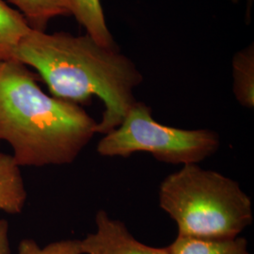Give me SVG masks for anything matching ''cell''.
<instances>
[{
	"label": "cell",
	"mask_w": 254,
	"mask_h": 254,
	"mask_svg": "<svg viewBox=\"0 0 254 254\" xmlns=\"http://www.w3.org/2000/svg\"><path fill=\"white\" fill-rule=\"evenodd\" d=\"M13 60L36 70L52 96L87 105L97 96L105 105L97 133L108 134L122 124L136 101L134 90L143 80L135 64L117 47L101 46L88 34H48L30 29Z\"/></svg>",
	"instance_id": "6da1fadb"
},
{
	"label": "cell",
	"mask_w": 254,
	"mask_h": 254,
	"mask_svg": "<svg viewBox=\"0 0 254 254\" xmlns=\"http://www.w3.org/2000/svg\"><path fill=\"white\" fill-rule=\"evenodd\" d=\"M37 80L25 64L0 62V140L20 167L72 163L98 123L79 105L47 95Z\"/></svg>",
	"instance_id": "7a4b0ae2"
},
{
	"label": "cell",
	"mask_w": 254,
	"mask_h": 254,
	"mask_svg": "<svg viewBox=\"0 0 254 254\" xmlns=\"http://www.w3.org/2000/svg\"><path fill=\"white\" fill-rule=\"evenodd\" d=\"M159 206L177 224L178 236L234 238L254 219L252 200L237 182L197 164L164 179Z\"/></svg>",
	"instance_id": "3957f363"
},
{
	"label": "cell",
	"mask_w": 254,
	"mask_h": 254,
	"mask_svg": "<svg viewBox=\"0 0 254 254\" xmlns=\"http://www.w3.org/2000/svg\"><path fill=\"white\" fill-rule=\"evenodd\" d=\"M219 146L215 131L163 126L153 118L151 108L136 101L122 124L101 138L97 152L108 157L148 153L161 162L189 165L200 163Z\"/></svg>",
	"instance_id": "277c9868"
},
{
	"label": "cell",
	"mask_w": 254,
	"mask_h": 254,
	"mask_svg": "<svg viewBox=\"0 0 254 254\" xmlns=\"http://www.w3.org/2000/svg\"><path fill=\"white\" fill-rule=\"evenodd\" d=\"M96 232L80 241L82 254H170L167 248H154L134 238L124 222L99 210Z\"/></svg>",
	"instance_id": "5b68a950"
},
{
	"label": "cell",
	"mask_w": 254,
	"mask_h": 254,
	"mask_svg": "<svg viewBox=\"0 0 254 254\" xmlns=\"http://www.w3.org/2000/svg\"><path fill=\"white\" fill-rule=\"evenodd\" d=\"M27 190L13 156L0 152V210L19 214L25 206Z\"/></svg>",
	"instance_id": "8992f818"
},
{
	"label": "cell",
	"mask_w": 254,
	"mask_h": 254,
	"mask_svg": "<svg viewBox=\"0 0 254 254\" xmlns=\"http://www.w3.org/2000/svg\"><path fill=\"white\" fill-rule=\"evenodd\" d=\"M170 254H251L243 237L200 238L178 236L169 246Z\"/></svg>",
	"instance_id": "52a82bcc"
},
{
	"label": "cell",
	"mask_w": 254,
	"mask_h": 254,
	"mask_svg": "<svg viewBox=\"0 0 254 254\" xmlns=\"http://www.w3.org/2000/svg\"><path fill=\"white\" fill-rule=\"evenodd\" d=\"M71 15L84 27L87 34L99 45L117 47L107 26L101 0H66Z\"/></svg>",
	"instance_id": "ba28073f"
},
{
	"label": "cell",
	"mask_w": 254,
	"mask_h": 254,
	"mask_svg": "<svg viewBox=\"0 0 254 254\" xmlns=\"http://www.w3.org/2000/svg\"><path fill=\"white\" fill-rule=\"evenodd\" d=\"M30 29L19 10L0 0V62L13 60L16 47Z\"/></svg>",
	"instance_id": "9c48e42d"
},
{
	"label": "cell",
	"mask_w": 254,
	"mask_h": 254,
	"mask_svg": "<svg viewBox=\"0 0 254 254\" xmlns=\"http://www.w3.org/2000/svg\"><path fill=\"white\" fill-rule=\"evenodd\" d=\"M16 6L31 29L46 31L51 19L71 15L66 0H8Z\"/></svg>",
	"instance_id": "30bf717a"
},
{
	"label": "cell",
	"mask_w": 254,
	"mask_h": 254,
	"mask_svg": "<svg viewBox=\"0 0 254 254\" xmlns=\"http://www.w3.org/2000/svg\"><path fill=\"white\" fill-rule=\"evenodd\" d=\"M234 93L242 107H254V46L237 52L233 60Z\"/></svg>",
	"instance_id": "8fae6325"
},
{
	"label": "cell",
	"mask_w": 254,
	"mask_h": 254,
	"mask_svg": "<svg viewBox=\"0 0 254 254\" xmlns=\"http://www.w3.org/2000/svg\"><path fill=\"white\" fill-rule=\"evenodd\" d=\"M19 254H82L80 240H62L41 248L32 239H25L19 245Z\"/></svg>",
	"instance_id": "7c38bea8"
},
{
	"label": "cell",
	"mask_w": 254,
	"mask_h": 254,
	"mask_svg": "<svg viewBox=\"0 0 254 254\" xmlns=\"http://www.w3.org/2000/svg\"><path fill=\"white\" fill-rule=\"evenodd\" d=\"M0 254H10L9 223L5 219L0 220Z\"/></svg>",
	"instance_id": "4fadbf2b"
},
{
	"label": "cell",
	"mask_w": 254,
	"mask_h": 254,
	"mask_svg": "<svg viewBox=\"0 0 254 254\" xmlns=\"http://www.w3.org/2000/svg\"><path fill=\"white\" fill-rule=\"evenodd\" d=\"M230 1H232L233 3H237V2H239V0H230Z\"/></svg>",
	"instance_id": "5bb4252c"
}]
</instances>
